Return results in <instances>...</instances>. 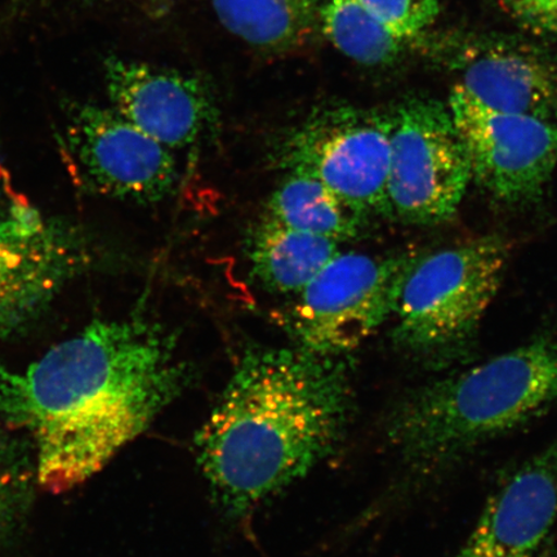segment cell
<instances>
[{"label":"cell","mask_w":557,"mask_h":557,"mask_svg":"<svg viewBox=\"0 0 557 557\" xmlns=\"http://www.w3.org/2000/svg\"><path fill=\"white\" fill-rule=\"evenodd\" d=\"M2 521H3V505H2V496H0V531H2Z\"/></svg>","instance_id":"ffe728a7"},{"label":"cell","mask_w":557,"mask_h":557,"mask_svg":"<svg viewBox=\"0 0 557 557\" xmlns=\"http://www.w3.org/2000/svg\"><path fill=\"white\" fill-rule=\"evenodd\" d=\"M319 0H212L225 29L261 50L283 51L309 34Z\"/></svg>","instance_id":"2e32d148"},{"label":"cell","mask_w":557,"mask_h":557,"mask_svg":"<svg viewBox=\"0 0 557 557\" xmlns=\"http://www.w3.org/2000/svg\"><path fill=\"white\" fill-rule=\"evenodd\" d=\"M346 361L298 346L244 352L197 441L228 511H249L337 448L352 408Z\"/></svg>","instance_id":"7a4b0ae2"},{"label":"cell","mask_w":557,"mask_h":557,"mask_svg":"<svg viewBox=\"0 0 557 557\" xmlns=\"http://www.w3.org/2000/svg\"><path fill=\"white\" fill-rule=\"evenodd\" d=\"M404 40L416 38L435 23L437 0H361Z\"/></svg>","instance_id":"ac0fdd59"},{"label":"cell","mask_w":557,"mask_h":557,"mask_svg":"<svg viewBox=\"0 0 557 557\" xmlns=\"http://www.w3.org/2000/svg\"><path fill=\"white\" fill-rule=\"evenodd\" d=\"M338 246L263 215L248 242L250 273L270 294L294 297L339 252Z\"/></svg>","instance_id":"5bb4252c"},{"label":"cell","mask_w":557,"mask_h":557,"mask_svg":"<svg viewBox=\"0 0 557 557\" xmlns=\"http://www.w3.org/2000/svg\"><path fill=\"white\" fill-rule=\"evenodd\" d=\"M67 146L85 183L107 197L154 205L176 187L178 172L172 150L113 108L82 104L75 109Z\"/></svg>","instance_id":"30bf717a"},{"label":"cell","mask_w":557,"mask_h":557,"mask_svg":"<svg viewBox=\"0 0 557 557\" xmlns=\"http://www.w3.org/2000/svg\"><path fill=\"white\" fill-rule=\"evenodd\" d=\"M414 253L338 252L294 296L283 323L296 346L347 357L394 315Z\"/></svg>","instance_id":"5b68a950"},{"label":"cell","mask_w":557,"mask_h":557,"mask_svg":"<svg viewBox=\"0 0 557 557\" xmlns=\"http://www.w3.org/2000/svg\"><path fill=\"white\" fill-rule=\"evenodd\" d=\"M448 107L472 180L507 203L540 197L557 166V122L486 108L458 86Z\"/></svg>","instance_id":"9c48e42d"},{"label":"cell","mask_w":557,"mask_h":557,"mask_svg":"<svg viewBox=\"0 0 557 557\" xmlns=\"http://www.w3.org/2000/svg\"><path fill=\"white\" fill-rule=\"evenodd\" d=\"M557 401V343L539 337L403 396L385 436L417 475L448 469L471 451L525 426Z\"/></svg>","instance_id":"3957f363"},{"label":"cell","mask_w":557,"mask_h":557,"mask_svg":"<svg viewBox=\"0 0 557 557\" xmlns=\"http://www.w3.org/2000/svg\"><path fill=\"white\" fill-rule=\"evenodd\" d=\"M451 62L461 78L457 86L484 107L557 122V69L534 48L506 39L478 40Z\"/></svg>","instance_id":"4fadbf2b"},{"label":"cell","mask_w":557,"mask_h":557,"mask_svg":"<svg viewBox=\"0 0 557 557\" xmlns=\"http://www.w3.org/2000/svg\"><path fill=\"white\" fill-rule=\"evenodd\" d=\"M512 5L528 26L557 34V0H517Z\"/></svg>","instance_id":"d6986e66"},{"label":"cell","mask_w":557,"mask_h":557,"mask_svg":"<svg viewBox=\"0 0 557 557\" xmlns=\"http://www.w3.org/2000/svg\"><path fill=\"white\" fill-rule=\"evenodd\" d=\"M92 261L85 236L0 197V333L34 315Z\"/></svg>","instance_id":"ba28073f"},{"label":"cell","mask_w":557,"mask_h":557,"mask_svg":"<svg viewBox=\"0 0 557 557\" xmlns=\"http://www.w3.org/2000/svg\"><path fill=\"white\" fill-rule=\"evenodd\" d=\"M510 256L499 235L418 257L396 304L393 339L430 367H448L471 352Z\"/></svg>","instance_id":"277c9868"},{"label":"cell","mask_w":557,"mask_h":557,"mask_svg":"<svg viewBox=\"0 0 557 557\" xmlns=\"http://www.w3.org/2000/svg\"><path fill=\"white\" fill-rule=\"evenodd\" d=\"M104 81L111 108L166 149H186L218 123L213 95L197 76L111 58Z\"/></svg>","instance_id":"8fae6325"},{"label":"cell","mask_w":557,"mask_h":557,"mask_svg":"<svg viewBox=\"0 0 557 557\" xmlns=\"http://www.w3.org/2000/svg\"><path fill=\"white\" fill-rule=\"evenodd\" d=\"M264 218L338 243L359 238L368 224L364 215L348 207L322 181L302 172H285L271 194Z\"/></svg>","instance_id":"9a60e30c"},{"label":"cell","mask_w":557,"mask_h":557,"mask_svg":"<svg viewBox=\"0 0 557 557\" xmlns=\"http://www.w3.org/2000/svg\"><path fill=\"white\" fill-rule=\"evenodd\" d=\"M471 165L448 104L412 99L393 111L386 218L436 225L456 213Z\"/></svg>","instance_id":"52a82bcc"},{"label":"cell","mask_w":557,"mask_h":557,"mask_svg":"<svg viewBox=\"0 0 557 557\" xmlns=\"http://www.w3.org/2000/svg\"><path fill=\"white\" fill-rule=\"evenodd\" d=\"M0 197H3L2 185H0Z\"/></svg>","instance_id":"44dd1931"},{"label":"cell","mask_w":557,"mask_h":557,"mask_svg":"<svg viewBox=\"0 0 557 557\" xmlns=\"http://www.w3.org/2000/svg\"><path fill=\"white\" fill-rule=\"evenodd\" d=\"M392 132L393 113L329 104L278 138L275 164L311 174L367 219L386 215Z\"/></svg>","instance_id":"8992f818"},{"label":"cell","mask_w":557,"mask_h":557,"mask_svg":"<svg viewBox=\"0 0 557 557\" xmlns=\"http://www.w3.org/2000/svg\"><path fill=\"white\" fill-rule=\"evenodd\" d=\"M317 11L326 38L348 59L367 66L389 65L399 59L407 40L361 0H325Z\"/></svg>","instance_id":"e0dca14e"},{"label":"cell","mask_w":557,"mask_h":557,"mask_svg":"<svg viewBox=\"0 0 557 557\" xmlns=\"http://www.w3.org/2000/svg\"><path fill=\"white\" fill-rule=\"evenodd\" d=\"M557 524V438L497 487L457 557H549Z\"/></svg>","instance_id":"7c38bea8"},{"label":"cell","mask_w":557,"mask_h":557,"mask_svg":"<svg viewBox=\"0 0 557 557\" xmlns=\"http://www.w3.org/2000/svg\"><path fill=\"white\" fill-rule=\"evenodd\" d=\"M507 2L513 4L517 0H507Z\"/></svg>","instance_id":"7402d4cb"},{"label":"cell","mask_w":557,"mask_h":557,"mask_svg":"<svg viewBox=\"0 0 557 557\" xmlns=\"http://www.w3.org/2000/svg\"><path fill=\"white\" fill-rule=\"evenodd\" d=\"M176 337L134 312L95 320L23 369L0 366V417L32 438L52 494L103 469L183 392Z\"/></svg>","instance_id":"6da1fadb"}]
</instances>
